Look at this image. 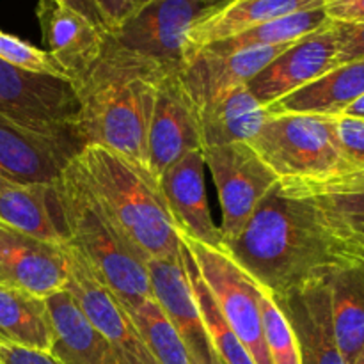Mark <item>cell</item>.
I'll return each mask as SVG.
<instances>
[{
    "label": "cell",
    "instance_id": "6da1fadb",
    "mask_svg": "<svg viewBox=\"0 0 364 364\" xmlns=\"http://www.w3.org/2000/svg\"><path fill=\"white\" fill-rule=\"evenodd\" d=\"M226 251L277 299L323 283L364 255L354 228L279 181Z\"/></svg>",
    "mask_w": 364,
    "mask_h": 364
},
{
    "label": "cell",
    "instance_id": "7a4b0ae2",
    "mask_svg": "<svg viewBox=\"0 0 364 364\" xmlns=\"http://www.w3.org/2000/svg\"><path fill=\"white\" fill-rule=\"evenodd\" d=\"M169 68L123 48L109 34L96 63L73 84L82 148L102 146L148 173L149 123L156 89Z\"/></svg>",
    "mask_w": 364,
    "mask_h": 364
},
{
    "label": "cell",
    "instance_id": "3957f363",
    "mask_svg": "<svg viewBox=\"0 0 364 364\" xmlns=\"http://www.w3.org/2000/svg\"><path fill=\"white\" fill-rule=\"evenodd\" d=\"M68 242L116 291L127 309L151 297L148 259L128 240L71 159L55 181Z\"/></svg>",
    "mask_w": 364,
    "mask_h": 364
},
{
    "label": "cell",
    "instance_id": "277c9868",
    "mask_svg": "<svg viewBox=\"0 0 364 364\" xmlns=\"http://www.w3.org/2000/svg\"><path fill=\"white\" fill-rule=\"evenodd\" d=\"M75 162L128 240L146 259H176L181 240L159 185L117 153L89 144Z\"/></svg>",
    "mask_w": 364,
    "mask_h": 364
},
{
    "label": "cell",
    "instance_id": "5b68a950",
    "mask_svg": "<svg viewBox=\"0 0 364 364\" xmlns=\"http://www.w3.org/2000/svg\"><path fill=\"white\" fill-rule=\"evenodd\" d=\"M249 146L279 181H308L345 171L333 116L270 114Z\"/></svg>",
    "mask_w": 364,
    "mask_h": 364
},
{
    "label": "cell",
    "instance_id": "8992f818",
    "mask_svg": "<svg viewBox=\"0 0 364 364\" xmlns=\"http://www.w3.org/2000/svg\"><path fill=\"white\" fill-rule=\"evenodd\" d=\"M0 114L78 155V100L71 82L31 73L0 59Z\"/></svg>",
    "mask_w": 364,
    "mask_h": 364
},
{
    "label": "cell",
    "instance_id": "52a82bcc",
    "mask_svg": "<svg viewBox=\"0 0 364 364\" xmlns=\"http://www.w3.org/2000/svg\"><path fill=\"white\" fill-rule=\"evenodd\" d=\"M217 308L256 364H272L263 338L259 284L238 265L226 249H215L180 235Z\"/></svg>",
    "mask_w": 364,
    "mask_h": 364
},
{
    "label": "cell",
    "instance_id": "ba28073f",
    "mask_svg": "<svg viewBox=\"0 0 364 364\" xmlns=\"http://www.w3.org/2000/svg\"><path fill=\"white\" fill-rule=\"evenodd\" d=\"M203 155L219 194L223 210V224L219 230L224 247L228 249L240 237L245 224L279 178L259 159L249 142L205 148Z\"/></svg>",
    "mask_w": 364,
    "mask_h": 364
},
{
    "label": "cell",
    "instance_id": "9c48e42d",
    "mask_svg": "<svg viewBox=\"0 0 364 364\" xmlns=\"http://www.w3.org/2000/svg\"><path fill=\"white\" fill-rule=\"evenodd\" d=\"M228 2L230 0H148L134 16L110 32V38L123 48L164 66L180 68L191 28Z\"/></svg>",
    "mask_w": 364,
    "mask_h": 364
},
{
    "label": "cell",
    "instance_id": "30bf717a",
    "mask_svg": "<svg viewBox=\"0 0 364 364\" xmlns=\"http://www.w3.org/2000/svg\"><path fill=\"white\" fill-rule=\"evenodd\" d=\"M68 290L82 313L110 343L121 364H159L142 341L127 306L103 281L91 263L70 244H64Z\"/></svg>",
    "mask_w": 364,
    "mask_h": 364
},
{
    "label": "cell",
    "instance_id": "8fae6325",
    "mask_svg": "<svg viewBox=\"0 0 364 364\" xmlns=\"http://www.w3.org/2000/svg\"><path fill=\"white\" fill-rule=\"evenodd\" d=\"M203 151L198 110L185 91L178 68H169L156 89L148 132V173L159 185L160 176L185 155Z\"/></svg>",
    "mask_w": 364,
    "mask_h": 364
},
{
    "label": "cell",
    "instance_id": "7c38bea8",
    "mask_svg": "<svg viewBox=\"0 0 364 364\" xmlns=\"http://www.w3.org/2000/svg\"><path fill=\"white\" fill-rule=\"evenodd\" d=\"M291 45L294 43L262 46L235 53H213L203 48L185 57L178 68V73L196 110H201L235 89L247 85L259 71L265 70Z\"/></svg>",
    "mask_w": 364,
    "mask_h": 364
},
{
    "label": "cell",
    "instance_id": "4fadbf2b",
    "mask_svg": "<svg viewBox=\"0 0 364 364\" xmlns=\"http://www.w3.org/2000/svg\"><path fill=\"white\" fill-rule=\"evenodd\" d=\"M151 297L173 323L183 341L192 364H224L213 348L199 304L192 291L183 256L176 259H149L148 265Z\"/></svg>",
    "mask_w": 364,
    "mask_h": 364
},
{
    "label": "cell",
    "instance_id": "5bb4252c",
    "mask_svg": "<svg viewBox=\"0 0 364 364\" xmlns=\"http://www.w3.org/2000/svg\"><path fill=\"white\" fill-rule=\"evenodd\" d=\"M336 32L333 21L295 41L247 84L251 95L269 107L306 87L334 68Z\"/></svg>",
    "mask_w": 364,
    "mask_h": 364
},
{
    "label": "cell",
    "instance_id": "9a60e30c",
    "mask_svg": "<svg viewBox=\"0 0 364 364\" xmlns=\"http://www.w3.org/2000/svg\"><path fill=\"white\" fill-rule=\"evenodd\" d=\"M0 284L41 297L68 287L64 245L36 238L0 220Z\"/></svg>",
    "mask_w": 364,
    "mask_h": 364
},
{
    "label": "cell",
    "instance_id": "2e32d148",
    "mask_svg": "<svg viewBox=\"0 0 364 364\" xmlns=\"http://www.w3.org/2000/svg\"><path fill=\"white\" fill-rule=\"evenodd\" d=\"M205 155L192 151L160 176L159 188L178 233L215 249H226L210 213L205 187Z\"/></svg>",
    "mask_w": 364,
    "mask_h": 364
},
{
    "label": "cell",
    "instance_id": "e0dca14e",
    "mask_svg": "<svg viewBox=\"0 0 364 364\" xmlns=\"http://www.w3.org/2000/svg\"><path fill=\"white\" fill-rule=\"evenodd\" d=\"M36 13L46 52L77 84L96 63L109 34L57 0H39Z\"/></svg>",
    "mask_w": 364,
    "mask_h": 364
},
{
    "label": "cell",
    "instance_id": "ac0fdd59",
    "mask_svg": "<svg viewBox=\"0 0 364 364\" xmlns=\"http://www.w3.org/2000/svg\"><path fill=\"white\" fill-rule=\"evenodd\" d=\"M277 304L294 329L302 364H345L334 331L327 281L277 299Z\"/></svg>",
    "mask_w": 364,
    "mask_h": 364
},
{
    "label": "cell",
    "instance_id": "d6986e66",
    "mask_svg": "<svg viewBox=\"0 0 364 364\" xmlns=\"http://www.w3.org/2000/svg\"><path fill=\"white\" fill-rule=\"evenodd\" d=\"M75 153L0 114V178L14 183H52Z\"/></svg>",
    "mask_w": 364,
    "mask_h": 364
},
{
    "label": "cell",
    "instance_id": "ffe728a7",
    "mask_svg": "<svg viewBox=\"0 0 364 364\" xmlns=\"http://www.w3.org/2000/svg\"><path fill=\"white\" fill-rule=\"evenodd\" d=\"M53 345L50 354L63 364H121L109 341L92 327L68 288L46 297Z\"/></svg>",
    "mask_w": 364,
    "mask_h": 364
},
{
    "label": "cell",
    "instance_id": "44dd1931",
    "mask_svg": "<svg viewBox=\"0 0 364 364\" xmlns=\"http://www.w3.org/2000/svg\"><path fill=\"white\" fill-rule=\"evenodd\" d=\"M55 181L14 183L0 180V220L36 238L66 244V226Z\"/></svg>",
    "mask_w": 364,
    "mask_h": 364
},
{
    "label": "cell",
    "instance_id": "7402d4cb",
    "mask_svg": "<svg viewBox=\"0 0 364 364\" xmlns=\"http://www.w3.org/2000/svg\"><path fill=\"white\" fill-rule=\"evenodd\" d=\"M323 6L326 0H230L191 28L185 41L183 59L203 46L233 38L256 25Z\"/></svg>",
    "mask_w": 364,
    "mask_h": 364
},
{
    "label": "cell",
    "instance_id": "603a6c76",
    "mask_svg": "<svg viewBox=\"0 0 364 364\" xmlns=\"http://www.w3.org/2000/svg\"><path fill=\"white\" fill-rule=\"evenodd\" d=\"M364 95V59L341 64L306 87L269 105L270 114H343Z\"/></svg>",
    "mask_w": 364,
    "mask_h": 364
},
{
    "label": "cell",
    "instance_id": "cb8c5ba5",
    "mask_svg": "<svg viewBox=\"0 0 364 364\" xmlns=\"http://www.w3.org/2000/svg\"><path fill=\"white\" fill-rule=\"evenodd\" d=\"M198 116L205 149L252 141L269 121L270 112L244 85L198 110Z\"/></svg>",
    "mask_w": 364,
    "mask_h": 364
},
{
    "label": "cell",
    "instance_id": "d4e9b609",
    "mask_svg": "<svg viewBox=\"0 0 364 364\" xmlns=\"http://www.w3.org/2000/svg\"><path fill=\"white\" fill-rule=\"evenodd\" d=\"M327 284L338 347L345 364H352L364 347V255L340 267Z\"/></svg>",
    "mask_w": 364,
    "mask_h": 364
},
{
    "label": "cell",
    "instance_id": "484cf974",
    "mask_svg": "<svg viewBox=\"0 0 364 364\" xmlns=\"http://www.w3.org/2000/svg\"><path fill=\"white\" fill-rule=\"evenodd\" d=\"M0 343L52 350L53 331L46 297L0 284Z\"/></svg>",
    "mask_w": 364,
    "mask_h": 364
},
{
    "label": "cell",
    "instance_id": "4316f807",
    "mask_svg": "<svg viewBox=\"0 0 364 364\" xmlns=\"http://www.w3.org/2000/svg\"><path fill=\"white\" fill-rule=\"evenodd\" d=\"M295 196L318 203L345 224L364 228V169H347L333 176L308 181H279Z\"/></svg>",
    "mask_w": 364,
    "mask_h": 364
},
{
    "label": "cell",
    "instance_id": "83f0119b",
    "mask_svg": "<svg viewBox=\"0 0 364 364\" xmlns=\"http://www.w3.org/2000/svg\"><path fill=\"white\" fill-rule=\"evenodd\" d=\"M329 21L326 6H323L318 9L301 11V13L288 14V16L267 21V23L256 25V27L247 28V31L233 36V38L212 43V45H206L203 48L213 53H235L242 52V50L262 48V46L290 45V43L299 41V39L306 38L318 28L326 27Z\"/></svg>",
    "mask_w": 364,
    "mask_h": 364
},
{
    "label": "cell",
    "instance_id": "f1b7e54d",
    "mask_svg": "<svg viewBox=\"0 0 364 364\" xmlns=\"http://www.w3.org/2000/svg\"><path fill=\"white\" fill-rule=\"evenodd\" d=\"M181 256H183L185 267H187L188 279H191L192 291H194V297L199 304L203 322H205L208 336L210 340H212L213 348H215L220 361L224 364H256L252 361L251 355H249L247 348L244 347V343L238 340L235 331L231 329L228 320L224 318L220 309L217 308L215 301H213V297L210 295L208 288L203 283L201 276H199L198 269H196L191 252L183 247V244H181Z\"/></svg>",
    "mask_w": 364,
    "mask_h": 364
},
{
    "label": "cell",
    "instance_id": "f546056e",
    "mask_svg": "<svg viewBox=\"0 0 364 364\" xmlns=\"http://www.w3.org/2000/svg\"><path fill=\"white\" fill-rule=\"evenodd\" d=\"M142 341L159 364H192L180 334L153 297L128 309Z\"/></svg>",
    "mask_w": 364,
    "mask_h": 364
},
{
    "label": "cell",
    "instance_id": "4dcf8cb0",
    "mask_svg": "<svg viewBox=\"0 0 364 364\" xmlns=\"http://www.w3.org/2000/svg\"><path fill=\"white\" fill-rule=\"evenodd\" d=\"M263 338L272 364H302L294 329L272 291L259 284Z\"/></svg>",
    "mask_w": 364,
    "mask_h": 364
},
{
    "label": "cell",
    "instance_id": "1f68e13d",
    "mask_svg": "<svg viewBox=\"0 0 364 364\" xmlns=\"http://www.w3.org/2000/svg\"><path fill=\"white\" fill-rule=\"evenodd\" d=\"M0 59L11 66L31 71V73L48 75V77H57L70 82L66 71L57 64V60L46 50L38 48V46L4 31H0Z\"/></svg>",
    "mask_w": 364,
    "mask_h": 364
},
{
    "label": "cell",
    "instance_id": "d6a6232c",
    "mask_svg": "<svg viewBox=\"0 0 364 364\" xmlns=\"http://www.w3.org/2000/svg\"><path fill=\"white\" fill-rule=\"evenodd\" d=\"M333 121L338 148H340L345 167L364 169V119L338 114V116H333Z\"/></svg>",
    "mask_w": 364,
    "mask_h": 364
},
{
    "label": "cell",
    "instance_id": "836d02e7",
    "mask_svg": "<svg viewBox=\"0 0 364 364\" xmlns=\"http://www.w3.org/2000/svg\"><path fill=\"white\" fill-rule=\"evenodd\" d=\"M333 27L336 32L334 68L364 59V21H333Z\"/></svg>",
    "mask_w": 364,
    "mask_h": 364
},
{
    "label": "cell",
    "instance_id": "e575fe53",
    "mask_svg": "<svg viewBox=\"0 0 364 364\" xmlns=\"http://www.w3.org/2000/svg\"><path fill=\"white\" fill-rule=\"evenodd\" d=\"M96 6L102 11L109 31L114 32L124 23L130 16H134L148 0H95Z\"/></svg>",
    "mask_w": 364,
    "mask_h": 364
},
{
    "label": "cell",
    "instance_id": "d590c367",
    "mask_svg": "<svg viewBox=\"0 0 364 364\" xmlns=\"http://www.w3.org/2000/svg\"><path fill=\"white\" fill-rule=\"evenodd\" d=\"M0 364H63L50 352L32 350L16 345L0 343Z\"/></svg>",
    "mask_w": 364,
    "mask_h": 364
},
{
    "label": "cell",
    "instance_id": "8d00e7d4",
    "mask_svg": "<svg viewBox=\"0 0 364 364\" xmlns=\"http://www.w3.org/2000/svg\"><path fill=\"white\" fill-rule=\"evenodd\" d=\"M326 13L333 21H364V0H326Z\"/></svg>",
    "mask_w": 364,
    "mask_h": 364
},
{
    "label": "cell",
    "instance_id": "74e56055",
    "mask_svg": "<svg viewBox=\"0 0 364 364\" xmlns=\"http://www.w3.org/2000/svg\"><path fill=\"white\" fill-rule=\"evenodd\" d=\"M57 2H60L63 6L70 7V9H73L75 13H78L80 16H84L85 20L91 21L92 25H96V27L100 28V31L107 32V34H110L109 31V25H107L105 18H103L102 11H100V7L96 6L95 0H57Z\"/></svg>",
    "mask_w": 364,
    "mask_h": 364
},
{
    "label": "cell",
    "instance_id": "f35d334b",
    "mask_svg": "<svg viewBox=\"0 0 364 364\" xmlns=\"http://www.w3.org/2000/svg\"><path fill=\"white\" fill-rule=\"evenodd\" d=\"M343 114H347V116L361 117V119H364V95L359 100H355L350 107H347Z\"/></svg>",
    "mask_w": 364,
    "mask_h": 364
},
{
    "label": "cell",
    "instance_id": "ab89813d",
    "mask_svg": "<svg viewBox=\"0 0 364 364\" xmlns=\"http://www.w3.org/2000/svg\"><path fill=\"white\" fill-rule=\"evenodd\" d=\"M352 228H354V226H352ZM354 231H355V237H358L359 244H361L364 247V228H354Z\"/></svg>",
    "mask_w": 364,
    "mask_h": 364
},
{
    "label": "cell",
    "instance_id": "60d3db41",
    "mask_svg": "<svg viewBox=\"0 0 364 364\" xmlns=\"http://www.w3.org/2000/svg\"><path fill=\"white\" fill-rule=\"evenodd\" d=\"M352 364H364V347L361 348V352H359V355L354 359V363Z\"/></svg>",
    "mask_w": 364,
    "mask_h": 364
},
{
    "label": "cell",
    "instance_id": "b9f144b4",
    "mask_svg": "<svg viewBox=\"0 0 364 364\" xmlns=\"http://www.w3.org/2000/svg\"><path fill=\"white\" fill-rule=\"evenodd\" d=\"M0 180H4V178H0Z\"/></svg>",
    "mask_w": 364,
    "mask_h": 364
}]
</instances>
